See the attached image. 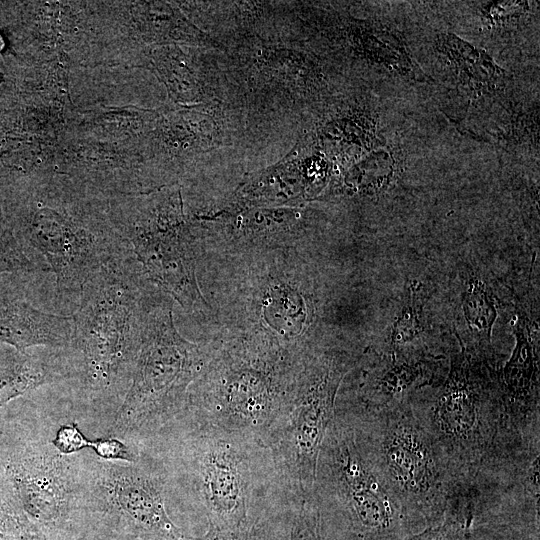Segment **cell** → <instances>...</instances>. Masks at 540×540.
Instances as JSON below:
<instances>
[{"instance_id": "6da1fadb", "label": "cell", "mask_w": 540, "mask_h": 540, "mask_svg": "<svg viewBox=\"0 0 540 540\" xmlns=\"http://www.w3.org/2000/svg\"><path fill=\"white\" fill-rule=\"evenodd\" d=\"M134 254L105 266L84 287L64 349L76 399L111 422L130 386L151 314Z\"/></svg>"}, {"instance_id": "7a4b0ae2", "label": "cell", "mask_w": 540, "mask_h": 540, "mask_svg": "<svg viewBox=\"0 0 540 540\" xmlns=\"http://www.w3.org/2000/svg\"><path fill=\"white\" fill-rule=\"evenodd\" d=\"M145 444L160 458L170 492L197 503L223 532L253 530L258 464L271 455L254 436L180 415Z\"/></svg>"}, {"instance_id": "3957f363", "label": "cell", "mask_w": 540, "mask_h": 540, "mask_svg": "<svg viewBox=\"0 0 540 540\" xmlns=\"http://www.w3.org/2000/svg\"><path fill=\"white\" fill-rule=\"evenodd\" d=\"M416 533L441 523L468 493L407 402L375 413H342Z\"/></svg>"}, {"instance_id": "277c9868", "label": "cell", "mask_w": 540, "mask_h": 540, "mask_svg": "<svg viewBox=\"0 0 540 540\" xmlns=\"http://www.w3.org/2000/svg\"><path fill=\"white\" fill-rule=\"evenodd\" d=\"M320 532L332 540H402L416 534L385 480L335 414L324 437L312 491Z\"/></svg>"}, {"instance_id": "5b68a950", "label": "cell", "mask_w": 540, "mask_h": 540, "mask_svg": "<svg viewBox=\"0 0 540 540\" xmlns=\"http://www.w3.org/2000/svg\"><path fill=\"white\" fill-rule=\"evenodd\" d=\"M408 403L457 473L472 484L502 419L498 375L488 361L462 350L451 356L447 376L430 394Z\"/></svg>"}, {"instance_id": "8992f818", "label": "cell", "mask_w": 540, "mask_h": 540, "mask_svg": "<svg viewBox=\"0 0 540 540\" xmlns=\"http://www.w3.org/2000/svg\"><path fill=\"white\" fill-rule=\"evenodd\" d=\"M201 367L196 346L175 330L171 313H152L130 386L105 436L140 445L185 409L186 389Z\"/></svg>"}, {"instance_id": "52a82bcc", "label": "cell", "mask_w": 540, "mask_h": 540, "mask_svg": "<svg viewBox=\"0 0 540 540\" xmlns=\"http://www.w3.org/2000/svg\"><path fill=\"white\" fill-rule=\"evenodd\" d=\"M39 197L26 209L22 245L55 277L60 299L76 306L85 285L105 266L132 254L110 217Z\"/></svg>"}, {"instance_id": "ba28073f", "label": "cell", "mask_w": 540, "mask_h": 540, "mask_svg": "<svg viewBox=\"0 0 540 540\" xmlns=\"http://www.w3.org/2000/svg\"><path fill=\"white\" fill-rule=\"evenodd\" d=\"M140 447L136 462L106 461L84 450V526L192 540L169 514L168 478L160 458L149 447Z\"/></svg>"}, {"instance_id": "9c48e42d", "label": "cell", "mask_w": 540, "mask_h": 540, "mask_svg": "<svg viewBox=\"0 0 540 540\" xmlns=\"http://www.w3.org/2000/svg\"><path fill=\"white\" fill-rule=\"evenodd\" d=\"M51 437L44 432L9 452L5 478L31 521L70 540L85 524L84 451L62 454Z\"/></svg>"}, {"instance_id": "30bf717a", "label": "cell", "mask_w": 540, "mask_h": 540, "mask_svg": "<svg viewBox=\"0 0 540 540\" xmlns=\"http://www.w3.org/2000/svg\"><path fill=\"white\" fill-rule=\"evenodd\" d=\"M110 219L129 243L143 273L184 308L197 309L202 301L178 197L136 202L127 211L120 207Z\"/></svg>"}, {"instance_id": "8fae6325", "label": "cell", "mask_w": 540, "mask_h": 540, "mask_svg": "<svg viewBox=\"0 0 540 540\" xmlns=\"http://www.w3.org/2000/svg\"><path fill=\"white\" fill-rule=\"evenodd\" d=\"M350 361L332 356L269 433L266 445L276 469L297 497L312 494L321 445L335 416L336 396Z\"/></svg>"}, {"instance_id": "7c38bea8", "label": "cell", "mask_w": 540, "mask_h": 540, "mask_svg": "<svg viewBox=\"0 0 540 540\" xmlns=\"http://www.w3.org/2000/svg\"><path fill=\"white\" fill-rule=\"evenodd\" d=\"M439 362L421 354L396 351L384 355L366 374L357 401L343 413H375L408 401L414 390L437 383Z\"/></svg>"}, {"instance_id": "4fadbf2b", "label": "cell", "mask_w": 540, "mask_h": 540, "mask_svg": "<svg viewBox=\"0 0 540 540\" xmlns=\"http://www.w3.org/2000/svg\"><path fill=\"white\" fill-rule=\"evenodd\" d=\"M72 315L40 310L29 302L0 296V341L19 352L31 347L68 348Z\"/></svg>"}, {"instance_id": "5bb4252c", "label": "cell", "mask_w": 540, "mask_h": 540, "mask_svg": "<svg viewBox=\"0 0 540 540\" xmlns=\"http://www.w3.org/2000/svg\"><path fill=\"white\" fill-rule=\"evenodd\" d=\"M68 379L64 349L44 348L37 354L16 350L0 360V407L43 385Z\"/></svg>"}, {"instance_id": "9a60e30c", "label": "cell", "mask_w": 540, "mask_h": 540, "mask_svg": "<svg viewBox=\"0 0 540 540\" xmlns=\"http://www.w3.org/2000/svg\"><path fill=\"white\" fill-rule=\"evenodd\" d=\"M153 65L174 101L200 103L215 98V87L202 70L177 47L154 50Z\"/></svg>"}, {"instance_id": "2e32d148", "label": "cell", "mask_w": 540, "mask_h": 540, "mask_svg": "<svg viewBox=\"0 0 540 540\" xmlns=\"http://www.w3.org/2000/svg\"><path fill=\"white\" fill-rule=\"evenodd\" d=\"M0 540H64L23 512L8 484L0 488Z\"/></svg>"}, {"instance_id": "e0dca14e", "label": "cell", "mask_w": 540, "mask_h": 540, "mask_svg": "<svg viewBox=\"0 0 540 540\" xmlns=\"http://www.w3.org/2000/svg\"><path fill=\"white\" fill-rule=\"evenodd\" d=\"M264 308L268 323L281 334L300 332L305 320V308L296 292L288 287H274L267 294Z\"/></svg>"}, {"instance_id": "ac0fdd59", "label": "cell", "mask_w": 540, "mask_h": 540, "mask_svg": "<svg viewBox=\"0 0 540 540\" xmlns=\"http://www.w3.org/2000/svg\"><path fill=\"white\" fill-rule=\"evenodd\" d=\"M16 271L48 273L12 232L0 224V273Z\"/></svg>"}, {"instance_id": "d6986e66", "label": "cell", "mask_w": 540, "mask_h": 540, "mask_svg": "<svg viewBox=\"0 0 540 540\" xmlns=\"http://www.w3.org/2000/svg\"><path fill=\"white\" fill-rule=\"evenodd\" d=\"M288 540H321L319 513L312 494L300 499Z\"/></svg>"}, {"instance_id": "ffe728a7", "label": "cell", "mask_w": 540, "mask_h": 540, "mask_svg": "<svg viewBox=\"0 0 540 540\" xmlns=\"http://www.w3.org/2000/svg\"><path fill=\"white\" fill-rule=\"evenodd\" d=\"M51 442L62 454L72 455L91 448L92 440L79 430L75 422L62 423L54 428Z\"/></svg>"}, {"instance_id": "44dd1931", "label": "cell", "mask_w": 540, "mask_h": 540, "mask_svg": "<svg viewBox=\"0 0 540 540\" xmlns=\"http://www.w3.org/2000/svg\"><path fill=\"white\" fill-rule=\"evenodd\" d=\"M468 534L469 530L465 525L457 520L445 517L441 523L402 540H469Z\"/></svg>"}, {"instance_id": "7402d4cb", "label": "cell", "mask_w": 540, "mask_h": 540, "mask_svg": "<svg viewBox=\"0 0 540 540\" xmlns=\"http://www.w3.org/2000/svg\"><path fill=\"white\" fill-rule=\"evenodd\" d=\"M70 540H170L165 538L116 531L99 525H85ZM194 540V537L193 539Z\"/></svg>"}, {"instance_id": "603a6c76", "label": "cell", "mask_w": 540, "mask_h": 540, "mask_svg": "<svg viewBox=\"0 0 540 540\" xmlns=\"http://www.w3.org/2000/svg\"><path fill=\"white\" fill-rule=\"evenodd\" d=\"M194 540H254V532L251 530L246 533L232 534L208 525L207 531L202 536L194 538Z\"/></svg>"}, {"instance_id": "cb8c5ba5", "label": "cell", "mask_w": 540, "mask_h": 540, "mask_svg": "<svg viewBox=\"0 0 540 540\" xmlns=\"http://www.w3.org/2000/svg\"><path fill=\"white\" fill-rule=\"evenodd\" d=\"M469 540H489V539H481V538H470Z\"/></svg>"}, {"instance_id": "d4e9b609", "label": "cell", "mask_w": 540, "mask_h": 540, "mask_svg": "<svg viewBox=\"0 0 540 540\" xmlns=\"http://www.w3.org/2000/svg\"><path fill=\"white\" fill-rule=\"evenodd\" d=\"M320 534H321V532H320ZM321 540H331V539L326 538V537H324V536L321 535Z\"/></svg>"}]
</instances>
